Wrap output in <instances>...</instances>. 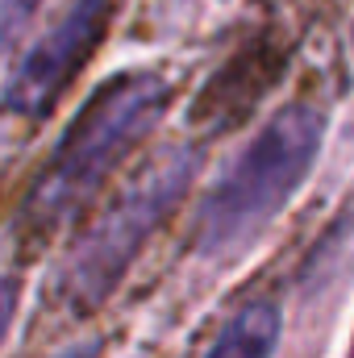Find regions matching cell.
I'll list each match as a JSON object with an SVG mask.
<instances>
[{"label": "cell", "mask_w": 354, "mask_h": 358, "mask_svg": "<svg viewBox=\"0 0 354 358\" xmlns=\"http://www.w3.org/2000/svg\"><path fill=\"white\" fill-rule=\"evenodd\" d=\"M167 104H171V80L150 67H134L104 80L76 113V121L63 129L59 146L50 150L46 167L34 179L29 200L21 208L25 234L46 238L63 221H71L100 192V183L113 176V167L129 159L134 146L159 125Z\"/></svg>", "instance_id": "6da1fadb"}, {"label": "cell", "mask_w": 354, "mask_h": 358, "mask_svg": "<svg viewBox=\"0 0 354 358\" xmlns=\"http://www.w3.org/2000/svg\"><path fill=\"white\" fill-rule=\"evenodd\" d=\"M321 134L325 121L313 104L279 108L250 138V146L225 167V176L204 192L192 225L196 255L229 259L250 246L309 179L321 150Z\"/></svg>", "instance_id": "7a4b0ae2"}, {"label": "cell", "mask_w": 354, "mask_h": 358, "mask_svg": "<svg viewBox=\"0 0 354 358\" xmlns=\"http://www.w3.org/2000/svg\"><path fill=\"white\" fill-rule=\"evenodd\" d=\"M279 342V308L275 304H246L229 317L204 358H271Z\"/></svg>", "instance_id": "5b68a950"}, {"label": "cell", "mask_w": 354, "mask_h": 358, "mask_svg": "<svg viewBox=\"0 0 354 358\" xmlns=\"http://www.w3.org/2000/svg\"><path fill=\"white\" fill-rule=\"evenodd\" d=\"M13 313H17V279L4 275L0 279V342H4V334L13 325Z\"/></svg>", "instance_id": "8992f818"}, {"label": "cell", "mask_w": 354, "mask_h": 358, "mask_svg": "<svg viewBox=\"0 0 354 358\" xmlns=\"http://www.w3.org/2000/svg\"><path fill=\"white\" fill-rule=\"evenodd\" d=\"M192 176H196V150L167 146L146 167H138L129 176L121 196L108 200V208L88 225V234L76 242V250L67 259L63 292L76 313H92L96 304H104L113 296V287L138 259L146 238L171 217V208L187 192Z\"/></svg>", "instance_id": "3957f363"}, {"label": "cell", "mask_w": 354, "mask_h": 358, "mask_svg": "<svg viewBox=\"0 0 354 358\" xmlns=\"http://www.w3.org/2000/svg\"><path fill=\"white\" fill-rule=\"evenodd\" d=\"M59 358H96V350L92 346H76V350H67V355H59Z\"/></svg>", "instance_id": "ba28073f"}, {"label": "cell", "mask_w": 354, "mask_h": 358, "mask_svg": "<svg viewBox=\"0 0 354 358\" xmlns=\"http://www.w3.org/2000/svg\"><path fill=\"white\" fill-rule=\"evenodd\" d=\"M108 13H113V0H71L67 13L55 21V29L42 34L34 50L21 59V67L13 71L0 108L13 117H29V121L42 117L59 100V92L76 80L80 63L96 50L108 25Z\"/></svg>", "instance_id": "277c9868"}, {"label": "cell", "mask_w": 354, "mask_h": 358, "mask_svg": "<svg viewBox=\"0 0 354 358\" xmlns=\"http://www.w3.org/2000/svg\"><path fill=\"white\" fill-rule=\"evenodd\" d=\"M4 4L13 8V17H25V13H29V8H34L38 0H4Z\"/></svg>", "instance_id": "52a82bcc"}]
</instances>
